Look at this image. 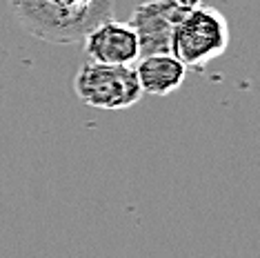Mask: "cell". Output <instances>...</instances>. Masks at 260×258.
I'll list each match as a JSON object with an SVG mask.
<instances>
[{"label":"cell","instance_id":"cell-1","mask_svg":"<svg viewBox=\"0 0 260 258\" xmlns=\"http://www.w3.org/2000/svg\"><path fill=\"white\" fill-rule=\"evenodd\" d=\"M9 7L14 18L27 34L54 45L80 43L91 27L114 18L111 0H100L85 11L60 9L49 0H9Z\"/></svg>","mask_w":260,"mask_h":258},{"label":"cell","instance_id":"cell-2","mask_svg":"<svg viewBox=\"0 0 260 258\" xmlns=\"http://www.w3.org/2000/svg\"><path fill=\"white\" fill-rule=\"evenodd\" d=\"M229 47L227 18L209 5H198L176 22L171 34V54L187 69L203 72Z\"/></svg>","mask_w":260,"mask_h":258},{"label":"cell","instance_id":"cell-3","mask_svg":"<svg viewBox=\"0 0 260 258\" xmlns=\"http://www.w3.org/2000/svg\"><path fill=\"white\" fill-rule=\"evenodd\" d=\"M74 89L85 105L107 111L129 109L143 98L134 64L82 62L74 78Z\"/></svg>","mask_w":260,"mask_h":258},{"label":"cell","instance_id":"cell-4","mask_svg":"<svg viewBox=\"0 0 260 258\" xmlns=\"http://www.w3.org/2000/svg\"><path fill=\"white\" fill-rule=\"evenodd\" d=\"M198 5L203 0H147L134 7L129 25L138 36L140 56L169 51L176 22Z\"/></svg>","mask_w":260,"mask_h":258},{"label":"cell","instance_id":"cell-5","mask_svg":"<svg viewBox=\"0 0 260 258\" xmlns=\"http://www.w3.org/2000/svg\"><path fill=\"white\" fill-rule=\"evenodd\" d=\"M89 60L107 64H134L140 58V45L129 20L107 18L98 22L80 40Z\"/></svg>","mask_w":260,"mask_h":258},{"label":"cell","instance_id":"cell-6","mask_svg":"<svg viewBox=\"0 0 260 258\" xmlns=\"http://www.w3.org/2000/svg\"><path fill=\"white\" fill-rule=\"evenodd\" d=\"M134 69L143 93H149L156 98L174 93L187 78V67L171 51L140 56Z\"/></svg>","mask_w":260,"mask_h":258},{"label":"cell","instance_id":"cell-7","mask_svg":"<svg viewBox=\"0 0 260 258\" xmlns=\"http://www.w3.org/2000/svg\"><path fill=\"white\" fill-rule=\"evenodd\" d=\"M49 3H54L56 7L67 9V11H85V9H91L100 0H49Z\"/></svg>","mask_w":260,"mask_h":258}]
</instances>
